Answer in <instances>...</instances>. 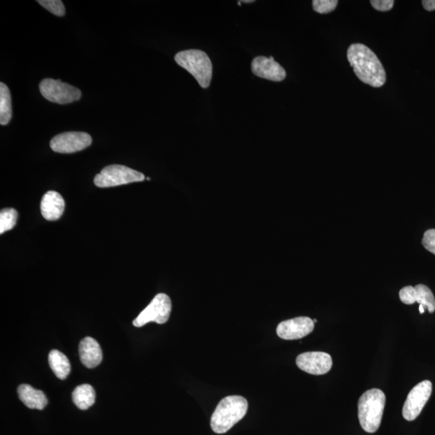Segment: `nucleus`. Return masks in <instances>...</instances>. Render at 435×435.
I'll use <instances>...</instances> for the list:
<instances>
[{"instance_id": "19", "label": "nucleus", "mask_w": 435, "mask_h": 435, "mask_svg": "<svg viewBox=\"0 0 435 435\" xmlns=\"http://www.w3.org/2000/svg\"><path fill=\"white\" fill-rule=\"evenodd\" d=\"M12 101L8 87L0 83V124L7 125L12 119Z\"/></svg>"}, {"instance_id": "20", "label": "nucleus", "mask_w": 435, "mask_h": 435, "mask_svg": "<svg viewBox=\"0 0 435 435\" xmlns=\"http://www.w3.org/2000/svg\"><path fill=\"white\" fill-rule=\"evenodd\" d=\"M18 214L13 208H6L0 212V233L12 230L17 224Z\"/></svg>"}, {"instance_id": "26", "label": "nucleus", "mask_w": 435, "mask_h": 435, "mask_svg": "<svg viewBox=\"0 0 435 435\" xmlns=\"http://www.w3.org/2000/svg\"><path fill=\"white\" fill-rule=\"evenodd\" d=\"M419 312H420V314H423L425 312V308H424L422 305H419Z\"/></svg>"}, {"instance_id": "10", "label": "nucleus", "mask_w": 435, "mask_h": 435, "mask_svg": "<svg viewBox=\"0 0 435 435\" xmlns=\"http://www.w3.org/2000/svg\"><path fill=\"white\" fill-rule=\"evenodd\" d=\"M296 364L301 370L312 375H324L332 369V358L327 353H305L297 356Z\"/></svg>"}, {"instance_id": "11", "label": "nucleus", "mask_w": 435, "mask_h": 435, "mask_svg": "<svg viewBox=\"0 0 435 435\" xmlns=\"http://www.w3.org/2000/svg\"><path fill=\"white\" fill-rule=\"evenodd\" d=\"M314 329V323L308 317H297L281 322L277 334L282 339L295 340L306 337Z\"/></svg>"}, {"instance_id": "9", "label": "nucleus", "mask_w": 435, "mask_h": 435, "mask_svg": "<svg viewBox=\"0 0 435 435\" xmlns=\"http://www.w3.org/2000/svg\"><path fill=\"white\" fill-rule=\"evenodd\" d=\"M91 143L90 135L82 132H69L54 136L50 141V147L56 153L73 154L88 148Z\"/></svg>"}, {"instance_id": "2", "label": "nucleus", "mask_w": 435, "mask_h": 435, "mask_svg": "<svg viewBox=\"0 0 435 435\" xmlns=\"http://www.w3.org/2000/svg\"><path fill=\"white\" fill-rule=\"evenodd\" d=\"M248 401L241 396H228L220 401L213 413L211 426L216 434H225L246 415Z\"/></svg>"}, {"instance_id": "13", "label": "nucleus", "mask_w": 435, "mask_h": 435, "mask_svg": "<svg viewBox=\"0 0 435 435\" xmlns=\"http://www.w3.org/2000/svg\"><path fill=\"white\" fill-rule=\"evenodd\" d=\"M251 71L256 76L274 82H281L286 77L284 68L272 57H256L251 62Z\"/></svg>"}, {"instance_id": "18", "label": "nucleus", "mask_w": 435, "mask_h": 435, "mask_svg": "<svg viewBox=\"0 0 435 435\" xmlns=\"http://www.w3.org/2000/svg\"><path fill=\"white\" fill-rule=\"evenodd\" d=\"M72 399L78 408L87 411L96 402V391L90 385H78L73 392Z\"/></svg>"}, {"instance_id": "6", "label": "nucleus", "mask_w": 435, "mask_h": 435, "mask_svg": "<svg viewBox=\"0 0 435 435\" xmlns=\"http://www.w3.org/2000/svg\"><path fill=\"white\" fill-rule=\"evenodd\" d=\"M171 311L172 302L170 297L165 293H158L135 319L133 325L136 327H141L151 322L164 324L169 320Z\"/></svg>"}, {"instance_id": "16", "label": "nucleus", "mask_w": 435, "mask_h": 435, "mask_svg": "<svg viewBox=\"0 0 435 435\" xmlns=\"http://www.w3.org/2000/svg\"><path fill=\"white\" fill-rule=\"evenodd\" d=\"M17 392L20 401L29 408L42 411L48 404V399L44 392L29 385H20Z\"/></svg>"}, {"instance_id": "14", "label": "nucleus", "mask_w": 435, "mask_h": 435, "mask_svg": "<svg viewBox=\"0 0 435 435\" xmlns=\"http://www.w3.org/2000/svg\"><path fill=\"white\" fill-rule=\"evenodd\" d=\"M65 209V201L59 193L48 191L42 198L40 211L42 216L49 221L59 219Z\"/></svg>"}, {"instance_id": "1", "label": "nucleus", "mask_w": 435, "mask_h": 435, "mask_svg": "<svg viewBox=\"0 0 435 435\" xmlns=\"http://www.w3.org/2000/svg\"><path fill=\"white\" fill-rule=\"evenodd\" d=\"M348 60L359 80L373 87H381L386 82V73L378 57L363 44L351 45Z\"/></svg>"}, {"instance_id": "27", "label": "nucleus", "mask_w": 435, "mask_h": 435, "mask_svg": "<svg viewBox=\"0 0 435 435\" xmlns=\"http://www.w3.org/2000/svg\"><path fill=\"white\" fill-rule=\"evenodd\" d=\"M240 2L241 3H254V0H246V1H245V0H244V1H240Z\"/></svg>"}, {"instance_id": "24", "label": "nucleus", "mask_w": 435, "mask_h": 435, "mask_svg": "<svg viewBox=\"0 0 435 435\" xmlns=\"http://www.w3.org/2000/svg\"><path fill=\"white\" fill-rule=\"evenodd\" d=\"M371 6L380 12H388L394 7V0H371Z\"/></svg>"}, {"instance_id": "30", "label": "nucleus", "mask_w": 435, "mask_h": 435, "mask_svg": "<svg viewBox=\"0 0 435 435\" xmlns=\"http://www.w3.org/2000/svg\"><path fill=\"white\" fill-rule=\"evenodd\" d=\"M238 5H239V6H241V2L240 1H238Z\"/></svg>"}, {"instance_id": "5", "label": "nucleus", "mask_w": 435, "mask_h": 435, "mask_svg": "<svg viewBox=\"0 0 435 435\" xmlns=\"http://www.w3.org/2000/svg\"><path fill=\"white\" fill-rule=\"evenodd\" d=\"M146 178L142 172L131 169L127 166L112 165L104 169L94 177V184L101 188L114 187L143 182Z\"/></svg>"}, {"instance_id": "8", "label": "nucleus", "mask_w": 435, "mask_h": 435, "mask_svg": "<svg viewBox=\"0 0 435 435\" xmlns=\"http://www.w3.org/2000/svg\"><path fill=\"white\" fill-rule=\"evenodd\" d=\"M432 392V383L429 381H424L413 388L403 406L402 415L406 420H415L431 397Z\"/></svg>"}, {"instance_id": "29", "label": "nucleus", "mask_w": 435, "mask_h": 435, "mask_svg": "<svg viewBox=\"0 0 435 435\" xmlns=\"http://www.w3.org/2000/svg\"><path fill=\"white\" fill-rule=\"evenodd\" d=\"M146 180L149 181V180H150V178H149V177H146Z\"/></svg>"}, {"instance_id": "3", "label": "nucleus", "mask_w": 435, "mask_h": 435, "mask_svg": "<svg viewBox=\"0 0 435 435\" xmlns=\"http://www.w3.org/2000/svg\"><path fill=\"white\" fill-rule=\"evenodd\" d=\"M386 397L383 391L373 389L366 391L358 402V416L361 427L368 433L379 429L383 417Z\"/></svg>"}, {"instance_id": "12", "label": "nucleus", "mask_w": 435, "mask_h": 435, "mask_svg": "<svg viewBox=\"0 0 435 435\" xmlns=\"http://www.w3.org/2000/svg\"><path fill=\"white\" fill-rule=\"evenodd\" d=\"M401 301L406 305L418 302L419 305L427 309L429 313L435 311V297L432 291L425 285H417L415 287L406 286L399 293Z\"/></svg>"}, {"instance_id": "15", "label": "nucleus", "mask_w": 435, "mask_h": 435, "mask_svg": "<svg viewBox=\"0 0 435 435\" xmlns=\"http://www.w3.org/2000/svg\"><path fill=\"white\" fill-rule=\"evenodd\" d=\"M81 362L87 369H94L102 362L103 352L101 345L91 337L83 339L80 344Z\"/></svg>"}, {"instance_id": "25", "label": "nucleus", "mask_w": 435, "mask_h": 435, "mask_svg": "<svg viewBox=\"0 0 435 435\" xmlns=\"http://www.w3.org/2000/svg\"><path fill=\"white\" fill-rule=\"evenodd\" d=\"M422 6L428 12H432V10H435V0H424Z\"/></svg>"}, {"instance_id": "7", "label": "nucleus", "mask_w": 435, "mask_h": 435, "mask_svg": "<svg viewBox=\"0 0 435 435\" xmlns=\"http://www.w3.org/2000/svg\"><path fill=\"white\" fill-rule=\"evenodd\" d=\"M40 91L47 101L59 104L78 101L82 96L81 91L77 87L51 78L41 81Z\"/></svg>"}, {"instance_id": "23", "label": "nucleus", "mask_w": 435, "mask_h": 435, "mask_svg": "<svg viewBox=\"0 0 435 435\" xmlns=\"http://www.w3.org/2000/svg\"><path fill=\"white\" fill-rule=\"evenodd\" d=\"M423 247L435 255V229L427 230L422 241Z\"/></svg>"}, {"instance_id": "28", "label": "nucleus", "mask_w": 435, "mask_h": 435, "mask_svg": "<svg viewBox=\"0 0 435 435\" xmlns=\"http://www.w3.org/2000/svg\"><path fill=\"white\" fill-rule=\"evenodd\" d=\"M314 323H317V319H314V320H313Z\"/></svg>"}, {"instance_id": "17", "label": "nucleus", "mask_w": 435, "mask_h": 435, "mask_svg": "<svg viewBox=\"0 0 435 435\" xmlns=\"http://www.w3.org/2000/svg\"><path fill=\"white\" fill-rule=\"evenodd\" d=\"M49 364L50 369L57 378L65 380L70 375L71 365L66 355L57 350H52L49 354Z\"/></svg>"}, {"instance_id": "21", "label": "nucleus", "mask_w": 435, "mask_h": 435, "mask_svg": "<svg viewBox=\"0 0 435 435\" xmlns=\"http://www.w3.org/2000/svg\"><path fill=\"white\" fill-rule=\"evenodd\" d=\"M38 3L57 17H63L66 13L64 4L60 0H38Z\"/></svg>"}, {"instance_id": "22", "label": "nucleus", "mask_w": 435, "mask_h": 435, "mask_svg": "<svg viewBox=\"0 0 435 435\" xmlns=\"http://www.w3.org/2000/svg\"><path fill=\"white\" fill-rule=\"evenodd\" d=\"M338 3L337 0H314L313 8L318 13L327 14L337 8Z\"/></svg>"}, {"instance_id": "4", "label": "nucleus", "mask_w": 435, "mask_h": 435, "mask_svg": "<svg viewBox=\"0 0 435 435\" xmlns=\"http://www.w3.org/2000/svg\"><path fill=\"white\" fill-rule=\"evenodd\" d=\"M177 65L184 68L198 81L202 88H207L212 80V63L205 52L189 50L177 52Z\"/></svg>"}]
</instances>
